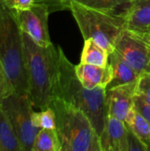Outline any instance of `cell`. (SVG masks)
Wrapping results in <instances>:
<instances>
[{"instance_id":"obj_1","label":"cell","mask_w":150,"mask_h":151,"mask_svg":"<svg viewBox=\"0 0 150 151\" xmlns=\"http://www.w3.org/2000/svg\"><path fill=\"white\" fill-rule=\"evenodd\" d=\"M59 53L58 73L55 96L80 109L90 119L99 137L105 130L108 119L106 88H85L75 73V65L69 61L63 49L57 46Z\"/></svg>"},{"instance_id":"obj_2","label":"cell","mask_w":150,"mask_h":151,"mask_svg":"<svg viewBox=\"0 0 150 151\" xmlns=\"http://www.w3.org/2000/svg\"><path fill=\"white\" fill-rule=\"evenodd\" d=\"M22 35L28 82L27 95L34 108L46 110L50 107L55 96L59 65L58 49L53 43L41 47L26 33L22 32Z\"/></svg>"},{"instance_id":"obj_3","label":"cell","mask_w":150,"mask_h":151,"mask_svg":"<svg viewBox=\"0 0 150 151\" xmlns=\"http://www.w3.org/2000/svg\"><path fill=\"white\" fill-rule=\"evenodd\" d=\"M0 61L13 92H28L23 35L17 11L0 0Z\"/></svg>"},{"instance_id":"obj_4","label":"cell","mask_w":150,"mask_h":151,"mask_svg":"<svg viewBox=\"0 0 150 151\" xmlns=\"http://www.w3.org/2000/svg\"><path fill=\"white\" fill-rule=\"evenodd\" d=\"M50 108L55 112L62 151H102L98 134L80 109L57 96H54Z\"/></svg>"},{"instance_id":"obj_5","label":"cell","mask_w":150,"mask_h":151,"mask_svg":"<svg viewBox=\"0 0 150 151\" xmlns=\"http://www.w3.org/2000/svg\"><path fill=\"white\" fill-rule=\"evenodd\" d=\"M68 9L84 40H94L109 54L115 50L119 37L126 28L125 13L94 9L76 1H71Z\"/></svg>"},{"instance_id":"obj_6","label":"cell","mask_w":150,"mask_h":151,"mask_svg":"<svg viewBox=\"0 0 150 151\" xmlns=\"http://www.w3.org/2000/svg\"><path fill=\"white\" fill-rule=\"evenodd\" d=\"M1 109L8 117L19 138L22 151H32L34 138L40 128L33 125L34 107L28 95L11 92L3 100Z\"/></svg>"},{"instance_id":"obj_7","label":"cell","mask_w":150,"mask_h":151,"mask_svg":"<svg viewBox=\"0 0 150 151\" xmlns=\"http://www.w3.org/2000/svg\"><path fill=\"white\" fill-rule=\"evenodd\" d=\"M114 51L141 74L146 72L149 62V32L141 33L126 28Z\"/></svg>"},{"instance_id":"obj_8","label":"cell","mask_w":150,"mask_h":151,"mask_svg":"<svg viewBox=\"0 0 150 151\" xmlns=\"http://www.w3.org/2000/svg\"><path fill=\"white\" fill-rule=\"evenodd\" d=\"M50 13L48 6L39 2H34L29 9L17 12L21 31L41 47H48L52 43L48 27Z\"/></svg>"},{"instance_id":"obj_9","label":"cell","mask_w":150,"mask_h":151,"mask_svg":"<svg viewBox=\"0 0 150 151\" xmlns=\"http://www.w3.org/2000/svg\"><path fill=\"white\" fill-rule=\"evenodd\" d=\"M136 84L137 81L115 88H106V104L109 116L125 120L133 106Z\"/></svg>"},{"instance_id":"obj_10","label":"cell","mask_w":150,"mask_h":151,"mask_svg":"<svg viewBox=\"0 0 150 151\" xmlns=\"http://www.w3.org/2000/svg\"><path fill=\"white\" fill-rule=\"evenodd\" d=\"M127 135L125 121L108 116L105 130L100 137L102 151H128Z\"/></svg>"},{"instance_id":"obj_11","label":"cell","mask_w":150,"mask_h":151,"mask_svg":"<svg viewBox=\"0 0 150 151\" xmlns=\"http://www.w3.org/2000/svg\"><path fill=\"white\" fill-rule=\"evenodd\" d=\"M75 73L81 84L89 89L106 88L113 79V70L109 64L106 66L80 63L75 65Z\"/></svg>"},{"instance_id":"obj_12","label":"cell","mask_w":150,"mask_h":151,"mask_svg":"<svg viewBox=\"0 0 150 151\" xmlns=\"http://www.w3.org/2000/svg\"><path fill=\"white\" fill-rule=\"evenodd\" d=\"M126 28L147 33L150 31V0H133L125 12Z\"/></svg>"},{"instance_id":"obj_13","label":"cell","mask_w":150,"mask_h":151,"mask_svg":"<svg viewBox=\"0 0 150 151\" xmlns=\"http://www.w3.org/2000/svg\"><path fill=\"white\" fill-rule=\"evenodd\" d=\"M109 64L113 70V79L106 88L136 81L141 75L115 51L110 54Z\"/></svg>"},{"instance_id":"obj_14","label":"cell","mask_w":150,"mask_h":151,"mask_svg":"<svg viewBox=\"0 0 150 151\" xmlns=\"http://www.w3.org/2000/svg\"><path fill=\"white\" fill-rule=\"evenodd\" d=\"M0 151H22L19 138L4 111L0 108Z\"/></svg>"},{"instance_id":"obj_15","label":"cell","mask_w":150,"mask_h":151,"mask_svg":"<svg viewBox=\"0 0 150 151\" xmlns=\"http://www.w3.org/2000/svg\"><path fill=\"white\" fill-rule=\"evenodd\" d=\"M110 54L94 40H84V46L81 52L80 63L94 65L98 66H106L109 65Z\"/></svg>"},{"instance_id":"obj_16","label":"cell","mask_w":150,"mask_h":151,"mask_svg":"<svg viewBox=\"0 0 150 151\" xmlns=\"http://www.w3.org/2000/svg\"><path fill=\"white\" fill-rule=\"evenodd\" d=\"M124 121L126 127L132 130L148 147L150 144V123L136 110L134 105L132 107Z\"/></svg>"},{"instance_id":"obj_17","label":"cell","mask_w":150,"mask_h":151,"mask_svg":"<svg viewBox=\"0 0 150 151\" xmlns=\"http://www.w3.org/2000/svg\"><path fill=\"white\" fill-rule=\"evenodd\" d=\"M32 151H62L57 129L41 128L34 138Z\"/></svg>"},{"instance_id":"obj_18","label":"cell","mask_w":150,"mask_h":151,"mask_svg":"<svg viewBox=\"0 0 150 151\" xmlns=\"http://www.w3.org/2000/svg\"><path fill=\"white\" fill-rule=\"evenodd\" d=\"M88 7L105 12L125 13L133 0H72Z\"/></svg>"},{"instance_id":"obj_19","label":"cell","mask_w":150,"mask_h":151,"mask_svg":"<svg viewBox=\"0 0 150 151\" xmlns=\"http://www.w3.org/2000/svg\"><path fill=\"white\" fill-rule=\"evenodd\" d=\"M33 125L38 128H56V116L52 108L42 110L41 111H33Z\"/></svg>"},{"instance_id":"obj_20","label":"cell","mask_w":150,"mask_h":151,"mask_svg":"<svg viewBox=\"0 0 150 151\" xmlns=\"http://www.w3.org/2000/svg\"><path fill=\"white\" fill-rule=\"evenodd\" d=\"M136 94L150 103V72L142 73L137 80Z\"/></svg>"},{"instance_id":"obj_21","label":"cell","mask_w":150,"mask_h":151,"mask_svg":"<svg viewBox=\"0 0 150 151\" xmlns=\"http://www.w3.org/2000/svg\"><path fill=\"white\" fill-rule=\"evenodd\" d=\"M11 92H13V90L10 85V82L7 79V76L0 61V108L3 100Z\"/></svg>"},{"instance_id":"obj_22","label":"cell","mask_w":150,"mask_h":151,"mask_svg":"<svg viewBox=\"0 0 150 151\" xmlns=\"http://www.w3.org/2000/svg\"><path fill=\"white\" fill-rule=\"evenodd\" d=\"M127 139H128V151H148L147 145L129 128H128Z\"/></svg>"},{"instance_id":"obj_23","label":"cell","mask_w":150,"mask_h":151,"mask_svg":"<svg viewBox=\"0 0 150 151\" xmlns=\"http://www.w3.org/2000/svg\"><path fill=\"white\" fill-rule=\"evenodd\" d=\"M133 105L136 110L142 114L150 123V103L147 102L141 96L135 94L133 98Z\"/></svg>"},{"instance_id":"obj_24","label":"cell","mask_w":150,"mask_h":151,"mask_svg":"<svg viewBox=\"0 0 150 151\" xmlns=\"http://www.w3.org/2000/svg\"><path fill=\"white\" fill-rule=\"evenodd\" d=\"M72 0H35V2L45 4L50 12L62 11V10H69V4Z\"/></svg>"},{"instance_id":"obj_25","label":"cell","mask_w":150,"mask_h":151,"mask_svg":"<svg viewBox=\"0 0 150 151\" xmlns=\"http://www.w3.org/2000/svg\"><path fill=\"white\" fill-rule=\"evenodd\" d=\"M4 2L10 8L19 12L29 9L35 0H4Z\"/></svg>"},{"instance_id":"obj_26","label":"cell","mask_w":150,"mask_h":151,"mask_svg":"<svg viewBox=\"0 0 150 151\" xmlns=\"http://www.w3.org/2000/svg\"><path fill=\"white\" fill-rule=\"evenodd\" d=\"M146 72H150V31H149V65L147 67Z\"/></svg>"},{"instance_id":"obj_27","label":"cell","mask_w":150,"mask_h":151,"mask_svg":"<svg viewBox=\"0 0 150 151\" xmlns=\"http://www.w3.org/2000/svg\"><path fill=\"white\" fill-rule=\"evenodd\" d=\"M148 151H150V144L148 146Z\"/></svg>"}]
</instances>
